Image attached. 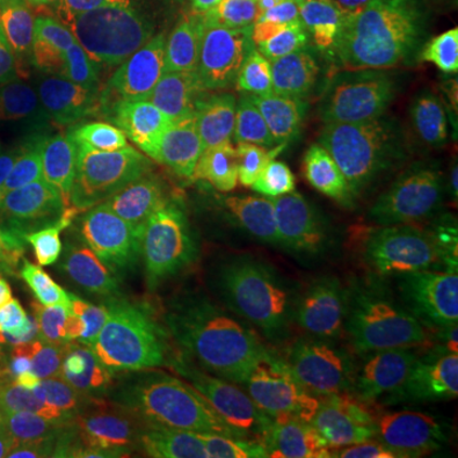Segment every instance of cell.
Here are the masks:
<instances>
[{
    "mask_svg": "<svg viewBox=\"0 0 458 458\" xmlns=\"http://www.w3.org/2000/svg\"><path fill=\"white\" fill-rule=\"evenodd\" d=\"M66 77L84 80L114 98L131 102L148 84L150 72L131 49L117 44L105 33H74L69 38V69Z\"/></svg>",
    "mask_w": 458,
    "mask_h": 458,
    "instance_id": "ffe728a7",
    "label": "cell"
},
{
    "mask_svg": "<svg viewBox=\"0 0 458 458\" xmlns=\"http://www.w3.org/2000/svg\"><path fill=\"white\" fill-rule=\"evenodd\" d=\"M298 311L344 240L298 199L240 201L204 227Z\"/></svg>",
    "mask_w": 458,
    "mask_h": 458,
    "instance_id": "8992f818",
    "label": "cell"
},
{
    "mask_svg": "<svg viewBox=\"0 0 458 458\" xmlns=\"http://www.w3.org/2000/svg\"><path fill=\"white\" fill-rule=\"evenodd\" d=\"M336 405L324 367L288 349L229 385L207 408L247 441L288 454L295 436Z\"/></svg>",
    "mask_w": 458,
    "mask_h": 458,
    "instance_id": "ba28073f",
    "label": "cell"
},
{
    "mask_svg": "<svg viewBox=\"0 0 458 458\" xmlns=\"http://www.w3.org/2000/svg\"><path fill=\"white\" fill-rule=\"evenodd\" d=\"M410 181L387 143L328 146L293 199L346 242L390 229L393 209Z\"/></svg>",
    "mask_w": 458,
    "mask_h": 458,
    "instance_id": "9c48e42d",
    "label": "cell"
},
{
    "mask_svg": "<svg viewBox=\"0 0 458 458\" xmlns=\"http://www.w3.org/2000/svg\"><path fill=\"white\" fill-rule=\"evenodd\" d=\"M445 408H448V412H451V418L458 423V393L445 397Z\"/></svg>",
    "mask_w": 458,
    "mask_h": 458,
    "instance_id": "f546056e",
    "label": "cell"
},
{
    "mask_svg": "<svg viewBox=\"0 0 458 458\" xmlns=\"http://www.w3.org/2000/svg\"><path fill=\"white\" fill-rule=\"evenodd\" d=\"M156 426H158V423L140 410V412H135L131 420H128V428L123 430V436H120L113 445H107V448H102V451H95V454H87V456L82 458H131L135 451H140L146 436Z\"/></svg>",
    "mask_w": 458,
    "mask_h": 458,
    "instance_id": "4316f807",
    "label": "cell"
},
{
    "mask_svg": "<svg viewBox=\"0 0 458 458\" xmlns=\"http://www.w3.org/2000/svg\"><path fill=\"white\" fill-rule=\"evenodd\" d=\"M405 44L397 33H372L344 62L328 102V146L387 143L393 138Z\"/></svg>",
    "mask_w": 458,
    "mask_h": 458,
    "instance_id": "7c38bea8",
    "label": "cell"
},
{
    "mask_svg": "<svg viewBox=\"0 0 458 458\" xmlns=\"http://www.w3.org/2000/svg\"><path fill=\"white\" fill-rule=\"evenodd\" d=\"M382 357L412 360L433 379L458 385V283L408 298Z\"/></svg>",
    "mask_w": 458,
    "mask_h": 458,
    "instance_id": "ac0fdd59",
    "label": "cell"
},
{
    "mask_svg": "<svg viewBox=\"0 0 458 458\" xmlns=\"http://www.w3.org/2000/svg\"><path fill=\"white\" fill-rule=\"evenodd\" d=\"M158 458H285V454L247 441L207 405H201L179 415L161 436Z\"/></svg>",
    "mask_w": 458,
    "mask_h": 458,
    "instance_id": "44dd1931",
    "label": "cell"
},
{
    "mask_svg": "<svg viewBox=\"0 0 458 458\" xmlns=\"http://www.w3.org/2000/svg\"><path fill=\"white\" fill-rule=\"evenodd\" d=\"M33 156V120L0 54V174Z\"/></svg>",
    "mask_w": 458,
    "mask_h": 458,
    "instance_id": "cb8c5ba5",
    "label": "cell"
},
{
    "mask_svg": "<svg viewBox=\"0 0 458 458\" xmlns=\"http://www.w3.org/2000/svg\"><path fill=\"white\" fill-rule=\"evenodd\" d=\"M84 354L114 377L135 412H140L138 387L150 346L153 293L146 278L132 270H113L82 278Z\"/></svg>",
    "mask_w": 458,
    "mask_h": 458,
    "instance_id": "8fae6325",
    "label": "cell"
},
{
    "mask_svg": "<svg viewBox=\"0 0 458 458\" xmlns=\"http://www.w3.org/2000/svg\"><path fill=\"white\" fill-rule=\"evenodd\" d=\"M72 181L89 229L120 250L156 245L201 222L197 179L168 176L117 148H84Z\"/></svg>",
    "mask_w": 458,
    "mask_h": 458,
    "instance_id": "5b68a950",
    "label": "cell"
},
{
    "mask_svg": "<svg viewBox=\"0 0 458 458\" xmlns=\"http://www.w3.org/2000/svg\"><path fill=\"white\" fill-rule=\"evenodd\" d=\"M132 415L120 382L84 354L0 397V454L82 458L113 445Z\"/></svg>",
    "mask_w": 458,
    "mask_h": 458,
    "instance_id": "277c9868",
    "label": "cell"
},
{
    "mask_svg": "<svg viewBox=\"0 0 458 458\" xmlns=\"http://www.w3.org/2000/svg\"><path fill=\"white\" fill-rule=\"evenodd\" d=\"M41 298H44V293L31 295V298H23V301H18V303L0 311V375H3L5 364L13 357V352L23 339L31 318L38 311Z\"/></svg>",
    "mask_w": 458,
    "mask_h": 458,
    "instance_id": "484cf974",
    "label": "cell"
},
{
    "mask_svg": "<svg viewBox=\"0 0 458 458\" xmlns=\"http://www.w3.org/2000/svg\"><path fill=\"white\" fill-rule=\"evenodd\" d=\"M285 458H382L372 428L352 405H334L291 443Z\"/></svg>",
    "mask_w": 458,
    "mask_h": 458,
    "instance_id": "7402d4cb",
    "label": "cell"
},
{
    "mask_svg": "<svg viewBox=\"0 0 458 458\" xmlns=\"http://www.w3.org/2000/svg\"><path fill=\"white\" fill-rule=\"evenodd\" d=\"M0 458H16V456H8V454H0Z\"/></svg>",
    "mask_w": 458,
    "mask_h": 458,
    "instance_id": "4dcf8cb0",
    "label": "cell"
},
{
    "mask_svg": "<svg viewBox=\"0 0 458 458\" xmlns=\"http://www.w3.org/2000/svg\"><path fill=\"white\" fill-rule=\"evenodd\" d=\"M390 146L408 181L456 179L458 56L405 49Z\"/></svg>",
    "mask_w": 458,
    "mask_h": 458,
    "instance_id": "30bf717a",
    "label": "cell"
},
{
    "mask_svg": "<svg viewBox=\"0 0 458 458\" xmlns=\"http://www.w3.org/2000/svg\"><path fill=\"white\" fill-rule=\"evenodd\" d=\"M405 301L458 283V189L405 191L390 219Z\"/></svg>",
    "mask_w": 458,
    "mask_h": 458,
    "instance_id": "5bb4252c",
    "label": "cell"
},
{
    "mask_svg": "<svg viewBox=\"0 0 458 458\" xmlns=\"http://www.w3.org/2000/svg\"><path fill=\"white\" fill-rule=\"evenodd\" d=\"M80 216L84 212L74 181L47 161L31 156L0 174V240H51L66 234Z\"/></svg>",
    "mask_w": 458,
    "mask_h": 458,
    "instance_id": "9a60e30c",
    "label": "cell"
},
{
    "mask_svg": "<svg viewBox=\"0 0 458 458\" xmlns=\"http://www.w3.org/2000/svg\"><path fill=\"white\" fill-rule=\"evenodd\" d=\"M328 72L316 69L255 114L199 186V227L240 201L293 197L328 148Z\"/></svg>",
    "mask_w": 458,
    "mask_h": 458,
    "instance_id": "3957f363",
    "label": "cell"
},
{
    "mask_svg": "<svg viewBox=\"0 0 458 458\" xmlns=\"http://www.w3.org/2000/svg\"><path fill=\"white\" fill-rule=\"evenodd\" d=\"M132 49L199 132L229 135L301 77V56L260 13L209 11L143 33Z\"/></svg>",
    "mask_w": 458,
    "mask_h": 458,
    "instance_id": "6da1fadb",
    "label": "cell"
},
{
    "mask_svg": "<svg viewBox=\"0 0 458 458\" xmlns=\"http://www.w3.org/2000/svg\"><path fill=\"white\" fill-rule=\"evenodd\" d=\"M400 36L405 49L443 51L458 56V0H443L433 13L405 26Z\"/></svg>",
    "mask_w": 458,
    "mask_h": 458,
    "instance_id": "d4e9b609",
    "label": "cell"
},
{
    "mask_svg": "<svg viewBox=\"0 0 458 458\" xmlns=\"http://www.w3.org/2000/svg\"><path fill=\"white\" fill-rule=\"evenodd\" d=\"M0 54L33 123H62L69 36L49 0H0Z\"/></svg>",
    "mask_w": 458,
    "mask_h": 458,
    "instance_id": "4fadbf2b",
    "label": "cell"
},
{
    "mask_svg": "<svg viewBox=\"0 0 458 458\" xmlns=\"http://www.w3.org/2000/svg\"><path fill=\"white\" fill-rule=\"evenodd\" d=\"M385 3V16L394 26H412L428 13H433L443 0H382Z\"/></svg>",
    "mask_w": 458,
    "mask_h": 458,
    "instance_id": "83f0119b",
    "label": "cell"
},
{
    "mask_svg": "<svg viewBox=\"0 0 458 458\" xmlns=\"http://www.w3.org/2000/svg\"><path fill=\"white\" fill-rule=\"evenodd\" d=\"M201 132L150 82L128 105V128L117 150L176 179H197Z\"/></svg>",
    "mask_w": 458,
    "mask_h": 458,
    "instance_id": "d6986e66",
    "label": "cell"
},
{
    "mask_svg": "<svg viewBox=\"0 0 458 458\" xmlns=\"http://www.w3.org/2000/svg\"><path fill=\"white\" fill-rule=\"evenodd\" d=\"M267 0H120L117 8V31L135 44L143 33L156 26H165L181 18L209 13V11H252L260 13Z\"/></svg>",
    "mask_w": 458,
    "mask_h": 458,
    "instance_id": "603a6c76",
    "label": "cell"
},
{
    "mask_svg": "<svg viewBox=\"0 0 458 458\" xmlns=\"http://www.w3.org/2000/svg\"><path fill=\"white\" fill-rule=\"evenodd\" d=\"M138 273L150 291L191 298V301H232L255 293V276L242 258L216 245L183 242L146 252Z\"/></svg>",
    "mask_w": 458,
    "mask_h": 458,
    "instance_id": "2e32d148",
    "label": "cell"
},
{
    "mask_svg": "<svg viewBox=\"0 0 458 458\" xmlns=\"http://www.w3.org/2000/svg\"><path fill=\"white\" fill-rule=\"evenodd\" d=\"M405 288L390 242V229L361 237L336 252L298 313L336 334L367 357H382Z\"/></svg>",
    "mask_w": 458,
    "mask_h": 458,
    "instance_id": "52a82bcc",
    "label": "cell"
},
{
    "mask_svg": "<svg viewBox=\"0 0 458 458\" xmlns=\"http://www.w3.org/2000/svg\"><path fill=\"white\" fill-rule=\"evenodd\" d=\"M150 293V346L138 403L156 423L207 405L303 336L293 313L258 291L232 301Z\"/></svg>",
    "mask_w": 458,
    "mask_h": 458,
    "instance_id": "7a4b0ae2",
    "label": "cell"
},
{
    "mask_svg": "<svg viewBox=\"0 0 458 458\" xmlns=\"http://www.w3.org/2000/svg\"><path fill=\"white\" fill-rule=\"evenodd\" d=\"M56 3L72 11H98V8H107L114 0H56Z\"/></svg>",
    "mask_w": 458,
    "mask_h": 458,
    "instance_id": "f1b7e54d",
    "label": "cell"
},
{
    "mask_svg": "<svg viewBox=\"0 0 458 458\" xmlns=\"http://www.w3.org/2000/svg\"><path fill=\"white\" fill-rule=\"evenodd\" d=\"M80 295L82 278L74 276H69L59 288L44 293L38 311L0 375V397L23 379L84 357Z\"/></svg>",
    "mask_w": 458,
    "mask_h": 458,
    "instance_id": "e0dca14e",
    "label": "cell"
}]
</instances>
